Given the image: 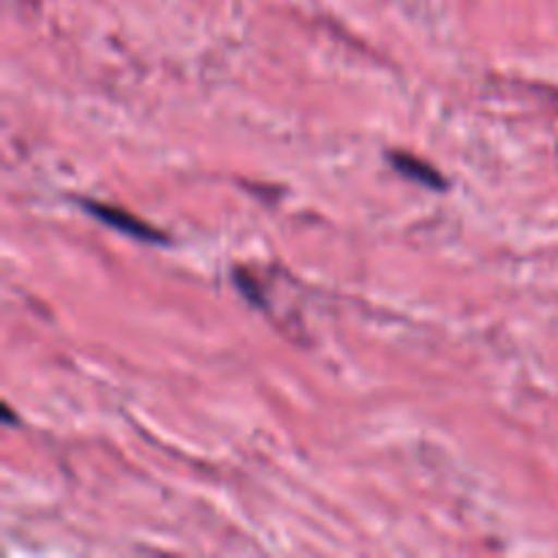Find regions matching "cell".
<instances>
[{"mask_svg": "<svg viewBox=\"0 0 558 558\" xmlns=\"http://www.w3.org/2000/svg\"><path fill=\"white\" fill-rule=\"evenodd\" d=\"M80 205L85 207V213H90L93 218H98V221L107 223V227L118 229V232L129 234V238L142 240V243H169V238L161 232V229L140 221V218L131 216V213H125V210H120V207H109V205H101V202H93V199H82Z\"/></svg>", "mask_w": 558, "mask_h": 558, "instance_id": "cell-1", "label": "cell"}, {"mask_svg": "<svg viewBox=\"0 0 558 558\" xmlns=\"http://www.w3.org/2000/svg\"><path fill=\"white\" fill-rule=\"evenodd\" d=\"M387 161L392 163V169L396 172H401L403 178L409 180H417L420 185H428V189L434 191H445L447 189V180L441 178L439 169L428 167L425 161H420V158L409 156V153H387Z\"/></svg>", "mask_w": 558, "mask_h": 558, "instance_id": "cell-2", "label": "cell"}, {"mask_svg": "<svg viewBox=\"0 0 558 558\" xmlns=\"http://www.w3.org/2000/svg\"><path fill=\"white\" fill-rule=\"evenodd\" d=\"M234 283H238L240 292L245 294V300H251L254 305H265V298H262L259 287H256V283L248 278V272H243V270L234 272Z\"/></svg>", "mask_w": 558, "mask_h": 558, "instance_id": "cell-3", "label": "cell"}]
</instances>
